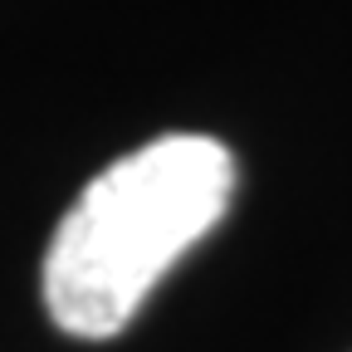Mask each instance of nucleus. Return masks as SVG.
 Wrapping results in <instances>:
<instances>
[{"mask_svg":"<svg viewBox=\"0 0 352 352\" xmlns=\"http://www.w3.org/2000/svg\"><path fill=\"white\" fill-rule=\"evenodd\" d=\"M235 157L206 132L118 157L78 191L44 254V308L74 338H118L162 274L230 210Z\"/></svg>","mask_w":352,"mask_h":352,"instance_id":"obj_1","label":"nucleus"}]
</instances>
